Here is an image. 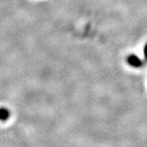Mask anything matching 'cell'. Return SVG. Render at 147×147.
<instances>
[{
  "mask_svg": "<svg viewBox=\"0 0 147 147\" xmlns=\"http://www.w3.org/2000/svg\"><path fill=\"white\" fill-rule=\"evenodd\" d=\"M143 53H144V58L147 61V43L145 45L144 49H143Z\"/></svg>",
  "mask_w": 147,
  "mask_h": 147,
  "instance_id": "3957f363",
  "label": "cell"
},
{
  "mask_svg": "<svg viewBox=\"0 0 147 147\" xmlns=\"http://www.w3.org/2000/svg\"><path fill=\"white\" fill-rule=\"evenodd\" d=\"M10 117V111L8 109L2 107L0 108V121L5 122L9 119Z\"/></svg>",
  "mask_w": 147,
  "mask_h": 147,
  "instance_id": "7a4b0ae2",
  "label": "cell"
},
{
  "mask_svg": "<svg viewBox=\"0 0 147 147\" xmlns=\"http://www.w3.org/2000/svg\"><path fill=\"white\" fill-rule=\"evenodd\" d=\"M126 61L128 64L134 68H141L143 67L144 63L138 56L134 54H131L127 57Z\"/></svg>",
  "mask_w": 147,
  "mask_h": 147,
  "instance_id": "6da1fadb",
  "label": "cell"
}]
</instances>
